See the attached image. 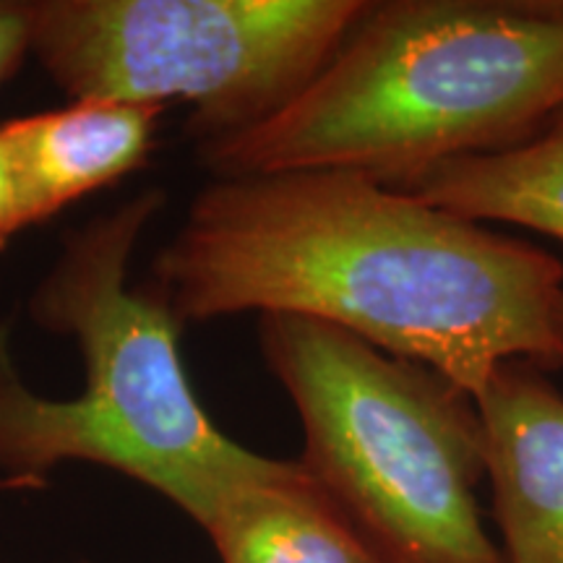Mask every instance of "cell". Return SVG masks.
<instances>
[{"label":"cell","mask_w":563,"mask_h":563,"mask_svg":"<svg viewBox=\"0 0 563 563\" xmlns=\"http://www.w3.org/2000/svg\"><path fill=\"white\" fill-rule=\"evenodd\" d=\"M150 285L186 323L300 316L477 397L504 363L563 368V262L350 170L211 178Z\"/></svg>","instance_id":"6da1fadb"},{"label":"cell","mask_w":563,"mask_h":563,"mask_svg":"<svg viewBox=\"0 0 563 563\" xmlns=\"http://www.w3.org/2000/svg\"><path fill=\"white\" fill-rule=\"evenodd\" d=\"M563 108V0H368L311 84L194 146L211 178L350 170L410 194L443 162L525 144Z\"/></svg>","instance_id":"7a4b0ae2"},{"label":"cell","mask_w":563,"mask_h":563,"mask_svg":"<svg viewBox=\"0 0 563 563\" xmlns=\"http://www.w3.org/2000/svg\"><path fill=\"white\" fill-rule=\"evenodd\" d=\"M165 201L146 188L70 232L30 295L34 327L79 350V397L51 399L24 384L0 323V467L16 485H37L63 462L102 464L207 532L238 493L285 462L220 431L183 365V321L152 285L131 282L139 241Z\"/></svg>","instance_id":"3957f363"},{"label":"cell","mask_w":563,"mask_h":563,"mask_svg":"<svg viewBox=\"0 0 563 563\" xmlns=\"http://www.w3.org/2000/svg\"><path fill=\"white\" fill-rule=\"evenodd\" d=\"M258 347L300 418L302 470L386 563H506L477 501L475 397L300 316H262Z\"/></svg>","instance_id":"277c9868"},{"label":"cell","mask_w":563,"mask_h":563,"mask_svg":"<svg viewBox=\"0 0 563 563\" xmlns=\"http://www.w3.org/2000/svg\"><path fill=\"white\" fill-rule=\"evenodd\" d=\"M368 0H32V55L70 100L191 104L183 131L253 129L327 66Z\"/></svg>","instance_id":"5b68a950"},{"label":"cell","mask_w":563,"mask_h":563,"mask_svg":"<svg viewBox=\"0 0 563 563\" xmlns=\"http://www.w3.org/2000/svg\"><path fill=\"white\" fill-rule=\"evenodd\" d=\"M475 402L506 563H563V394L534 365L504 363Z\"/></svg>","instance_id":"8992f818"},{"label":"cell","mask_w":563,"mask_h":563,"mask_svg":"<svg viewBox=\"0 0 563 563\" xmlns=\"http://www.w3.org/2000/svg\"><path fill=\"white\" fill-rule=\"evenodd\" d=\"M165 108L123 100H70L3 123L26 228L146 165Z\"/></svg>","instance_id":"52a82bcc"},{"label":"cell","mask_w":563,"mask_h":563,"mask_svg":"<svg viewBox=\"0 0 563 563\" xmlns=\"http://www.w3.org/2000/svg\"><path fill=\"white\" fill-rule=\"evenodd\" d=\"M207 534L222 563H386L300 462L238 493Z\"/></svg>","instance_id":"ba28073f"},{"label":"cell","mask_w":563,"mask_h":563,"mask_svg":"<svg viewBox=\"0 0 563 563\" xmlns=\"http://www.w3.org/2000/svg\"><path fill=\"white\" fill-rule=\"evenodd\" d=\"M470 222H509L563 245V108L525 144L443 162L410 191Z\"/></svg>","instance_id":"9c48e42d"},{"label":"cell","mask_w":563,"mask_h":563,"mask_svg":"<svg viewBox=\"0 0 563 563\" xmlns=\"http://www.w3.org/2000/svg\"><path fill=\"white\" fill-rule=\"evenodd\" d=\"M32 55V0H0V87Z\"/></svg>","instance_id":"30bf717a"},{"label":"cell","mask_w":563,"mask_h":563,"mask_svg":"<svg viewBox=\"0 0 563 563\" xmlns=\"http://www.w3.org/2000/svg\"><path fill=\"white\" fill-rule=\"evenodd\" d=\"M26 228L24 207H21L16 173H13V159L5 139L3 125H0V253L11 243V238Z\"/></svg>","instance_id":"8fae6325"},{"label":"cell","mask_w":563,"mask_h":563,"mask_svg":"<svg viewBox=\"0 0 563 563\" xmlns=\"http://www.w3.org/2000/svg\"><path fill=\"white\" fill-rule=\"evenodd\" d=\"M559 329H561V334H563V298L559 302Z\"/></svg>","instance_id":"7c38bea8"},{"label":"cell","mask_w":563,"mask_h":563,"mask_svg":"<svg viewBox=\"0 0 563 563\" xmlns=\"http://www.w3.org/2000/svg\"><path fill=\"white\" fill-rule=\"evenodd\" d=\"M81 563H89V561H81Z\"/></svg>","instance_id":"4fadbf2b"}]
</instances>
